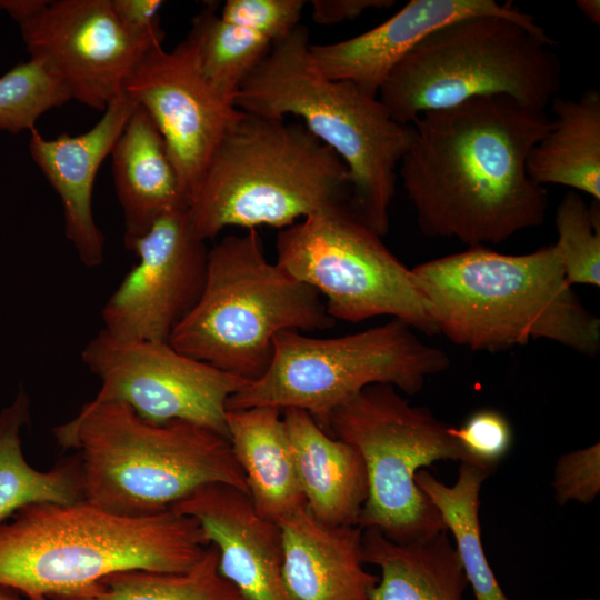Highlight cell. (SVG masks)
Segmentation results:
<instances>
[{
	"instance_id": "cell-7",
	"label": "cell",
	"mask_w": 600,
	"mask_h": 600,
	"mask_svg": "<svg viewBox=\"0 0 600 600\" xmlns=\"http://www.w3.org/2000/svg\"><path fill=\"white\" fill-rule=\"evenodd\" d=\"M553 46L534 17L459 19L420 40L393 68L378 98L402 124L483 96H507L544 110L561 88Z\"/></svg>"
},
{
	"instance_id": "cell-16",
	"label": "cell",
	"mask_w": 600,
	"mask_h": 600,
	"mask_svg": "<svg viewBox=\"0 0 600 600\" xmlns=\"http://www.w3.org/2000/svg\"><path fill=\"white\" fill-rule=\"evenodd\" d=\"M171 510L200 524L217 550L220 574L243 600H296L283 578L280 527L258 513L248 493L229 484H207Z\"/></svg>"
},
{
	"instance_id": "cell-30",
	"label": "cell",
	"mask_w": 600,
	"mask_h": 600,
	"mask_svg": "<svg viewBox=\"0 0 600 600\" xmlns=\"http://www.w3.org/2000/svg\"><path fill=\"white\" fill-rule=\"evenodd\" d=\"M554 243L570 286H600L599 201L590 206L573 190L566 193L556 212Z\"/></svg>"
},
{
	"instance_id": "cell-35",
	"label": "cell",
	"mask_w": 600,
	"mask_h": 600,
	"mask_svg": "<svg viewBox=\"0 0 600 600\" xmlns=\"http://www.w3.org/2000/svg\"><path fill=\"white\" fill-rule=\"evenodd\" d=\"M312 19L319 24H334L360 17L371 9L391 7L392 0H312Z\"/></svg>"
},
{
	"instance_id": "cell-22",
	"label": "cell",
	"mask_w": 600,
	"mask_h": 600,
	"mask_svg": "<svg viewBox=\"0 0 600 600\" xmlns=\"http://www.w3.org/2000/svg\"><path fill=\"white\" fill-rule=\"evenodd\" d=\"M228 439L243 472L250 500L279 523L306 508L282 410L251 407L227 411Z\"/></svg>"
},
{
	"instance_id": "cell-8",
	"label": "cell",
	"mask_w": 600,
	"mask_h": 600,
	"mask_svg": "<svg viewBox=\"0 0 600 600\" xmlns=\"http://www.w3.org/2000/svg\"><path fill=\"white\" fill-rule=\"evenodd\" d=\"M321 296L271 262L257 229L222 238L208 251L202 293L168 342L222 371L254 381L282 331L336 324Z\"/></svg>"
},
{
	"instance_id": "cell-4",
	"label": "cell",
	"mask_w": 600,
	"mask_h": 600,
	"mask_svg": "<svg viewBox=\"0 0 600 600\" xmlns=\"http://www.w3.org/2000/svg\"><path fill=\"white\" fill-rule=\"evenodd\" d=\"M310 44L303 24L274 41L236 96L234 107L268 118H299L342 160L354 212L382 238L413 128L396 121L378 97L324 77L311 60Z\"/></svg>"
},
{
	"instance_id": "cell-26",
	"label": "cell",
	"mask_w": 600,
	"mask_h": 600,
	"mask_svg": "<svg viewBox=\"0 0 600 600\" xmlns=\"http://www.w3.org/2000/svg\"><path fill=\"white\" fill-rule=\"evenodd\" d=\"M487 471L461 462L458 479L448 486L429 471L417 472L416 483L437 507L456 549L476 600H510L501 589L484 553L479 520L480 491Z\"/></svg>"
},
{
	"instance_id": "cell-24",
	"label": "cell",
	"mask_w": 600,
	"mask_h": 600,
	"mask_svg": "<svg viewBox=\"0 0 600 600\" xmlns=\"http://www.w3.org/2000/svg\"><path fill=\"white\" fill-rule=\"evenodd\" d=\"M554 118L529 153L527 171L538 184H561L600 201V91L554 97Z\"/></svg>"
},
{
	"instance_id": "cell-9",
	"label": "cell",
	"mask_w": 600,
	"mask_h": 600,
	"mask_svg": "<svg viewBox=\"0 0 600 600\" xmlns=\"http://www.w3.org/2000/svg\"><path fill=\"white\" fill-rule=\"evenodd\" d=\"M449 367L446 351L398 319L336 338L282 331L264 373L230 397L227 409H300L327 430L332 412L366 387L390 384L413 396Z\"/></svg>"
},
{
	"instance_id": "cell-32",
	"label": "cell",
	"mask_w": 600,
	"mask_h": 600,
	"mask_svg": "<svg viewBox=\"0 0 600 600\" xmlns=\"http://www.w3.org/2000/svg\"><path fill=\"white\" fill-rule=\"evenodd\" d=\"M304 3L302 0H228L219 14L222 20L259 33L273 43L300 24Z\"/></svg>"
},
{
	"instance_id": "cell-10",
	"label": "cell",
	"mask_w": 600,
	"mask_h": 600,
	"mask_svg": "<svg viewBox=\"0 0 600 600\" xmlns=\"http://www.w3.org/2000/svg\"><path fill=\"white\" fill-rule=\"evenodd\" d=\"M449 428L390 384L366 387L332 412L327 431L353 446L366 467L368 497L358 526L397 543L420 542L448 531L416 476L443 459L476 466Z\"/></svg>"
},
{
	"instance_id": "cell-37",
	"label": "cell",
	"mask_w": 600,
	"mask_h": 600,
	"mask_svg": "<svg viewBox=\"0 0 600 600\" xmlns=\"http://www.w3.org/2000/svg\"><path fill=\"white\" fill-rule=\"evenodd\" d=\"M0 600H31V599L23 597L22 594H20L19 592H17L16 590L11 588L0 584Z\"/></svg>"
},
{
	"instance_id": "cell-38",
	"label": "cell",
	"mask_w": 600,
	"mask_h": 600,
	"mask_svg": "<svg viewBox=\"0 0 600 600\" xmlns=\"http://www.w3.org/2000/svg\"><path fill=\"white\" fill-rule=\"evenodd\" d=\"M0 12H1V7H0Z\"/></svg>"
},
{
	"instance_id": "cell-14",
	"label": "cell",
	"mask_w": 600,
	"mask_h": 600,
	"mask_svg": "<svg viewBox=\"0 0 600 600\" xmlns=\"http://www.w3.org/2000/svg\"><path fill=\"white\" fill-rule=\"evenodd\" d=\"M129 250L138 261L103 306L102 329L119 339L168 341L202 293L209 249L184 207L161 217Z\"/></svg>"
},
{
	"instance_id": "cell-5",
	"label": "cell",
	"mask_w": 600,
	"mask_h": 600,
	"mask_svg": "<svg viewBox=\"0 0 600 600\" xmlns=\"http://www.w3.org/2000/svg\"><path fill=\"white\" fill-rule=\"evenodd\" d=\"M53 436L77 452L83 500L117 514L160 513L213 483L248 493L229 439L194 423H153L126 404L91 400Z\"/></svg>"
},
{
	"instance_id": "cell-27",
	"label": "cell",
	"mask_w": 600,
	"mask_h": 600,
	"mask_svg": "<svg viewBox=\"0 0 600 600\" xmlns=\"http://www.w3.org/2000/svg\"><path fill=\"white\" fill-rule=\"evenodd\" d=\"M187 38L206 81L233 106L236 96L272 46L266 37L222 20L218 2L206 3L193 17Z\"/></svg>"
},
{
	"instance_id": "cell-33",
	"label": "cell",
	"mask_w": 600,
	"mask_h": 600,
	"mask_svg": "<svg viewBox=\"0 0 600 600\" xmlns=\"http://www.w3.org/2000/svg\"><path fill=\"white\" fill-rule=\"evenodd\" d=\"M552 488L560 506L570 501L582 504L594 501L600 492V444L597 442L560 456Z\"/></svg>"
},
{
	"instance_id": "cell-18",
	"label": "cell",
	"mask_w": 600,
	"mask_h": 600,
	"mask_svg": "<svg viewBox=\"0 0 600 600\" xmlns=\"http://www.w3.org/2000/svg\"><path fill=\"white\" fill-rule=\"evenodd\" d=\"M473 16L533 18L494 0H411L377 27L334 43H311L309 51L324 77L378 97L393 68L420 40L447 23Z\"/></svg>"
},
{
	"instance_id": "cell-31",
	"label": "cell",
	"mask_w": 600,
	"mask_h": 600,
	"mask_svg": "<svg viewBox=\"0 0 600 600\" xmlns=\"http://www.w3.org/2000/svg\"><path fill=\"white\" fill-rule=\"evenodd\" d=\"M449 432L476 466L488 473L497 468L512 444V429L508 419L493 409L472 413L462 426H450Z\"/></svg>"
},
{
	"instance_id": "cell-21",
	"label": "cell",
	"mask_w": 600,
	"mask_h": 600,
	"mask_svg": "<svg viewBox=\"0 0 600 600\" xmlns=\"http://www.w3.org/2000/svg\"><path fill=\"white\" fill-rule=\"evenodd\" d=\"M127 249L161 217L188 207L164 140L149 113L137 106L110 153Z\"/></svg>"
},
{
	"instance_id": "cell-25",
	"label": "cell",
	"mask_w": 600,
	"mask_h": 600,
	"mask_svg": "<svg viewBox=\"0 0 600 600\" xmlns=\"http://www.w3.org/2000/svg\"><path fill=\"white\" fill-rule=\"evenodd\" d=\"M29 414L30 401L23 390L0 411V522L30 504L83 500L77 454L47 471L37 470L27 462L20 433Z\"/></svg>"
},
{
	"instance_id": "cell-1",
	"label": "cell",
	"mask_w": 600,
	"mask_h": 600,
	"mask_svg": "<svg viewBox=\"0 0 600 600\" xmlns=\"http://www.w3.org/2000/svg\"><path fill=\"white\" fill-rule=\"evenodd\" d=\"M550 124L543 109L507 96L420 114L398 169L419 230L484 247L541 226L548 193L527 161Z\"/></svg>"
},
{
	"instance_id": "cell-28",
	"label": "cell",
	"mask_w": 600,
	"mask_h": 600,
	"mask_svg": "<svg viewBox=\"0 0 600 600\" xmlns=\"http://www.w3.org/2000/svg\"><path fill=\"white\" fill-rule=\"evenodd\" d=\"M70 600H243L218 570V553L210 544L183 572L126 570L99 580L87 593Z\"/></svg>"
},
{
	"instance_id": "cell-23",
	"label": "cell",
	"mask_w": 600,
	"mask_h": 600,
	"mask_svg": "<svg viewBox=\"0 0 600 600\" xmlns=\"http://www.w3.org/2000/svg\"><path fill=\"white\" fill-rule=\"evenodd\" d=\"M366 564L381 570L369 600H463L468 580L448 531L412 543H397L363 529Z\"/></svg>"
},
{
	"instance_id": "cell-12",
	"label": "cell",
	"mask_w": 600,
	"mask_h": 600,
	"mask_svg": "<svg viewBox=\"0 0 600 600\" xmlns=\"http://www.w3.org/2000/svg\"><path fill=\"white\" fill-rule=\"evenodd\" d=\"M81 360L100 381L93 401L126 404L153 423H194L226 438L228 400L250 382L168 341L119 339L103 329L84 346Z\"/></svg>"
},
{
	"instance_id": "cell-13",
	"label": "cell",
	"mask_w": 600,
	"mask_h": 600,
	"mask_svg": "<svg viewBox=\"0 0 600 600\" xmlns=\"http://www.w3.org/2000/svg\"><path fill=\"white\" fill-rule=\"evenodd\" d=\"M30 58L42 61L71 100L104 111L157 44L130 34L110 0H0Z\"/></svg>"
},
{
	"instance_id": "cell-6",
	"label": "cell",
	"mask_w": 600,
	"mask_h": 600,
	"mask_svg": "<svg viewBox=\"0 0 600 600\" xmlns=\"http://www.w3.org/2000/svg\"><path fill=\"white\" fill-rule=\"evenodd\" d=\"M349 203V172L331 148L301 122L241 111L191 194L188 216L207 241L228 227L282 230Z\"/></svg>"
},
{
	"instance_id": "cell-3",
	"label": "cell",
	"mask_w": 600,
	"mask_h": 600,
	"mask_svg": "<svg viewBox=\"0 0 600 600\" xmlns=\"http://www.w3.org/2000/svg\"><path fill=\"white\" fill-rule=\"evenodd\" d=\"M411 271L438 334L458 346L492 352L546 339L600 350V320L566 280L554 244L524 254L470 247Z\"/></svg>"
},
{
	"instance_id": "cell-36",
	"label": "cell",
	"mask_w": 600,
	"mask_h": 600,
	"mask_svg": "<svg viewBox=\"0 0 600 600\" xmlns=\"http://www.w3.org/2000/svg\"><path fill=\"white\" fill-rule=\"evenodd\" d=\"M576 6L583 16L593 24H600V1L599 0H578Z\"/></svg>"
},
{
	"instance_id": "cell-15",
	"label": "cell",
	"mask_w": 600,
	"mask_h": 600,
	"mask_svg": "<svg viewBox=\"0 0 600 600\" xmlns=\"http://www.w3.org/2000/svg\"><path fill=\"white\" fill-rule=\"evenodd\" d=\"M123 92L151 117L189 202L220 142L241 116L201 74L186 37L173 49H151Z\"/></svg>"
},
{
	"instance_id": "cell-20",
	"label": "cell",
	"mask_w": 600,
	"mask_h": 600,
	"mask_svg": "<svg viewBox=\"0 0 600 600\" xmlns=\"http://www.w3.org/2000/svg\"><path fill=\"white\" fill-rule=\"evenodd\" d=\"M306 509L329 526H358L368 497L359 451L327 430L306 411L282 410Z\"/></svg>"
},
{
	"instance_id": "cell-2",
	"label": "cell",
	"mask_w": 600,
	"mask_h": 600,
	"mask_svg": "<svg viewBox=\"0 0 600 600\" xmlns=\"http://www.w3.org/2000/svg\"><path fill=\"white\" fill-rule=\"evenodd\" d=\"M0 522V584L31 600H70L126 570L183 572L210 546L171 509L127 517L86 500L36 503Z\"/></svg>"
},
{
	"instance_id": "cell-34",
	"label": "cell",
	"mask_w": 600,
	"mask_h": 600,
	"mask_svg": "<svg viewBox=\"0 0 600 600\" xmlns=\"http://www.w3.org/2000/svg\"><path fill=\"white\" fill-rule=\"evenodd\" d=\"M122 27L133 37L162 44L164 31L160 26V0H110Z\"/></svg>"
},
{
	"instance_id": "cell-19",
	"label": "cell",
	"mask_w": 600,
	"mask_h": 600,
	"mask_svg": "<svg viewBox=\"0 0 600 600\" xmlns=\"http://www.w3.org/2000/svg\"><path fill=\"white\" fill-rule=\"evenodd\" d=\"M278 524L283 578L296 600H369L379 577L364 569L360 526H329L306 508Z\"/></svg>"
},
{
	"instance_id": "cell-17",
	"label": "cell",
	"mask_w": 600,
	"mask_h": 600,
	"mask_svg": "<svg viewBox=\"0 0 600 600\" xmlns=\"http://www.w3.org/2000/svg\"><path fill=\"white\" fill-rule=\"evenodd\" d=\"M137 106L123 92L81 134L47 138L37 128L30 131V157L60 198L64 236L87 268L102 264L106 248L92 208L96 177Z\"/></svg>"
},
{
	"instance_id": "cell-11",
	"label": "cell",
	"mask_w": 600,
	"mask_h": 600,
	"mask_svg": "<svg viewBox=\"0 0 600 600\" xmlns=\"http://www.w3.org/2000/svg\"><path fill=\"white\" fill-rule=\"evenodd\" d=\"M277 263L321 297L337 321L389 316L438 334L429 306L407 268L354 212L342 204L278 233Z\"/></svg>"
},
{
	"instance_id": "cell-29",
	"label": "cell",
	"mask_w": 600,
	"mask_h": 600,
	"mask_svg": "<svg viewBox=\"0 0 600 600\" xmlns=\"http://www.w3.org/2000/svg\"><path fill=\"white\" fill-rule=\"evenodd\" d=\"M71 101L64 86L37 59L12 67L0 77V131H32L49 110Z\"/></svg>"
}]
</instances>
